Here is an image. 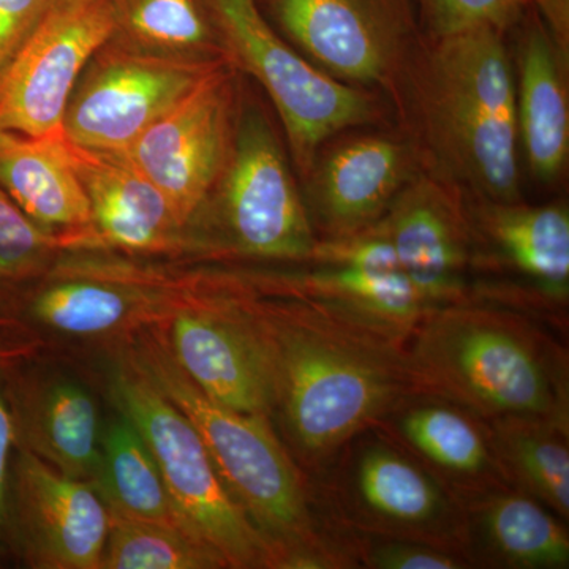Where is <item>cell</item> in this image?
<instances>
[{
  "label": "cell",
  "instance_id": "6da1fadb",
  "mask_svg": "<svg viewBox=\"0 0 569 569\" xmlns=\"http://www.w3.org/2000/svg\"><path fill=\"white\" fill-rule=\"evenodd\" d=\"M260 340L272 410L309 467L331 466L415 396L407 337L288 284L284 305L239 310Z\"/></svg>",
  "mask_w": 569,
  "mask_h": 569
},
{
  "label": "cell",
  "instance_id": "7a4b0ae2",
  "mask_svg": "<svg viewBox=\"0 0 569 569\" xmlns=\"http://www.w3.org/2000/svg\"><path fill=\"white\" fill-rule=\"evenodd\" d=\"M419 163L488 203H520L516 81L503 31L422 37L395 92Z\"/></svg>",
  "mask_w": 569,
  "mask_h": 569
},
{
  "label": "cell",
  "instance_id": "3957f363",
  "mask_svg": "<svg viewBox=\"0 0 569 569\" xmlns=\"http://www.w3.org/2000/svg\"><path fill=\"white\" fill-rule=\"evenodd\" d=\"M415 396L466 408L482 421L529 418L569 425L563 348L512 309L427 310L407 337Z\"/></svg>",
  "mask_w": 569,
  "mask_h": 569
},
{
  "label": "cell",
  "instance_id": "277c9868",
  "mask_svg": "<svg viewBox=\"0 0 569 569\" xmlns=\"http://www.w3.org/2000/svg\"><path fill=\"white\" fill-rule=\"evenodd\" d=\"M144 380L181 410L234 500L274 550L279 567L339 568L347 549L318 519L305 479L263 415L219 406L186 376L174 356L148 347L138 356Z\"/></svg>",
  "mask_w": 569,
  "mask_h": 569
},
{
  "label": "cell",
  "instance_id": "5b68a950",
  "mask_svg": "<svg viewBox=\"0 0 569 569\" xmlns=\"http://www.w3.org/2000/svg\"><path fill=\"white\" fill-rule=\"evenodd\" d=\"M217 36L238 70L271 97L299 174L306 178L323 142L373 123L372 97L329 77L287 43L261 13L258 0H203Z\"/></svg>",
  "mask_w": 569,
  "mask_h": 569
},
{
  "label": "cell",
  "instance_id": "8992f818",
  "mask_svg": "<svg viewBox=\"0 0 569 569\" xmlns=\"http://www.w3.org/2000/svg\"><path fill=\"white\" fill-rule=\"evenodd\" d=\"M116 392L123 417L151 448L182 529L216 550L227 567H279L189 418L146 380L119 378Z\"/></svg>",
  "mask_w": 569,
  "mask_h": 569
},
{
  "label": "cell",
  "instance_id": "52a82bcc",
  "mask_svg": "<svg viewBox=\"0 0 569 569\" xmlns=\"http://www.w3.org/2000/svg\"><path fill=\"white\" fill-rule=\"evenodd\" d=\"M206 209L216 220L217 246L231 253L310 260L318 244L279 137L253 104L241 102L230 162Z\"/></svg>",
  "mask_w": 569,
  "mask_h": 569
},
{
  "label": "cell",
  "instance_id": "ba28073f",
  "mask_svg": "<svg viewBox=\"0 0 569 569\" xmlns=\"http://www.w3.org/2000/svg\"><path fill=\"white\" fill-rule=\"evenodd\" d=\"M236 67L213 70L122 151L186 228L204 212L233 151L241 97Z\"/></svg>",
  "mask_w": 569,
  "mask_h": 569
},
{
  "label": "cell",
  "instance_id": "9c48e42d",
  "mask_svg": "<svg viewBox=\"0 0 569 569\" xmlns=\"http://www.w3.org/2000/svg\"><path fill=\"white\" fill-rule=\"evenodd\" d=\"M228 62L149 54L110 39L74 84L63 114V134L93 151H126L149 126Z\"/></svg>",
  "mask_w": 569,
  "mask_h": 569
},
{
  "label": "cell",
  "instance_id": "30bf717a",
  "mask_svg": "<svg viewBox=\"0 0 569 569\" xmlns=\"http://www.w3.org/2000/svg\"><path fill=\"white\" fill-rule=\"evenodd\" d=\"M302 56L347 84L395 92L422 37L415 0H266Z\"/></svg>",
  "mask_w": 569,
  "mask_h": 569
},
{
  "label": "cell",
  "instance_id": "8fae6325",
  "mask_svg": "<svg viewBox=\"0 0 569 569\" xmlns=\"http://www.w3.org/2000/svg\"><path fill=\"white\" fill-rule=\"evenodd\" d=\"M112 33V0H54L0 73V132L61 137L74 84Z\"/></svg>",
  "mask_w": 569,
  "mask_h": 569
},
{
  "label": "cell",
  "instance_id": "7c38bea8",
  "mask_svg": "<svg viewBox=\"0 0 569 569\" xmlns=\"http://www.w3.org/2000/svg\"><path fill=\"white\" fill-rule=\"evenodd\" d=\"M342 497L359 529L466 553L459 501L425 466L383 438L356 445Z\"/></svg>",
  "mask_w": 569,
  "mask_h": 569
},
{
  "label": "cell",
  "instance_id": "4fadbf2b",
  "mask_svg": "<svg viewBox=\"0 0 569 569\" xmlns=\"http://www.w3.org/2000/svg\"><path fill=\"white\" fill-rule=\"evenodd\" d=\"M455 183L419 167L376 223L427 309L463 305L477 260L470 208Z\"/></svg>",
  "mask_w": 569,
  "mask_h": 569
},
{
  "label": "cell",
  "instance_id": "5bb4252c",
  "mask_svg": "<svg viewBox=\"0 0 569 569\" xmlns=\"http://www.w3.org/2000/svg\"><path fill=\"white\" fill-rule=\"evenodd\" d=\"M408 138L353 134L318 151L307 173L305 203L318 241H336L376 224L417 173Z\"/></svg>",
  "mask_w": 569,
  "mask_h": 569
},
{
  "label": "cell",
  "instance_id": "9a60e30c",
  "mask_svg": "<svg viewBox=\"0 0 569 569\" xmlns=\"http://www.w3.org/2000/svg\"><path fill=\"white\" fill-rule=\"evenodd\" d=\"M310 260L320 266L293 280L296 287L355 316L408 336L429 310L377 224L348 238L318 241Z\"/></svg>",
  "mask_w": 569,
  "mask_h": 569
},
{
  "label": "cell",
  "instance_id": "2e32d148",
  "mask_svg": "<svg viewBox=\"0 0 569 569\" xmlns=\"http://www.w3.org/2000/svg\"><path fill=\"white\" fill-rule=\"evenodd\" d=\"M171 340L176 362L209 399L268 418L271 373L260 340L239 310L183 313L174 321Z\"/></svg>",
  "mask_w": 569,
  "mask_h": 569
},
{
  "label": "cell",
  "instance_id": "e0dca14e",
  "mask_svg": "<svg viewBox=\"0 0 569 569\" xmlns=\"http://www.w3.org/2000/svg\"><path fill=\"white\" fill-rule=\"evenodd\" d=\"M381 421L391 422L400 443L456 500L511 488L490 443L488 425L466 408L438 397L410 396Z\"/></svg>",
  "mask_w": 569,
  "mask_h": 569
},
{
  "label": "cell",
  "instance_id": "ac0fdd59",
  "mask_svg": "<svg viewBox=\"0 0 569 569\" xmlns=\"http://www.w3.org/2000/svg\"><path fill=\"white\" fill-rule=\"evenodd\" d=\"M62 144L88 194L96 234L138 252H160L178 244L183 228L167 198L122 152L82 148L66 134Z\"/></svg>",
  "mask_w": 569,
  "mask_h": 569
},
{
  "label": "cell",
  "instance_id": "d6986e66",
  "mask_svg": "<svg viewBox=\"0 0 569 569\" xmlns=\"http://www.w3.org/2000/svg\"><path fill=\"white\" fill-rule=\"evenodd\" d=\"M22 507L43 560L54 568H102L110 512L81 479L58 473L29 452L20 460Z\"/></svg>",
  "mask_w": 569,
  "mask_h": 569
},
{
  "label": "cell",
  "instance_id": "ffe728a7",
  "mask_svg": "<svg viewBox=\"0 0 569 569\" xmlns=\"http://www.w3.org/2000/svg\"><path fill=\"white\" fill-rule=\"evenodd\" d=\"M518 70L519 144L535 178L550 183L559 179L568 159V92L563 50L537 9L520 33Z\"/></svg>",
  "mask_w": 569,
  "mask_h": 569
},
{
  "label": "cell",
  "instance_id": "44dd1931",
  "mask_svg": "<svg viewBox=\"0 0 569 569\" xmlns=\"http://www.w3.org/2000/svg\"><path fill=\"white\" fill-rule=\"evenodd\" d=\"M473 233L493 257L529 284L546 306L567 305L569 212L565 204L523 206L479 201L471 211Z\"/></svg>",
  "mask_w": 569,
  "mask_h": 569
},
{
  "label": "cell",
  "instance_id": "7402d4cb",
  "mask_svg": "<svg viewBox=\"0 0 569 569\" xmlns=\"http://www.w3.org/2000/svg\"><path fill=\"white\" fill-rule=\"evenodd\" d=\"M62 138L0 132V187L44 233L78 242L91 233V204Z\"/></svg>",
  "mask_w": 569,
  "mask_h": 569
},
{
  "label": "cell",
  "instance_id": "603a6c76",
  "mask_svg": "<svg viewBox=\"0 0 569 569\" xmlns=\"http://www.w3.org/2000/svg\"><path fill=\"white\" fill-rule=\"evenodd\" d=\"M466 519V556H481L500 567H569V537L563 519L537 498L511 488L490 490L459 501Z\"/></svg>",
  "mask_w": 569,
  "mask_h": 569
},
{
  "label": "cell",
  "instance_id": "cb8c5ba5",
  "mask_svg": "<svg viewBox=\"0 0 569 569\" xmlns=\"http://www.w3.org/2000/svg\"><path fill=\"white\" fill-rule=\"evenodd\" d=\"M490 443L509 485L569 518L568 427L546 419L486 421Z\"/></svg>",
  "mask_w": 569,
  "mask_h": 569
},
{
  "label": "cell",
  "instance_id": "d4e9b609",
  "mask_svg": "<svg viewBox=\"0 0 569 569\" xmlns=\"http://www.w3.org/2000/svg\"><path fill=\"white\" fill-rule=\"evenodd\" d=\"M112 6L111 40L123 47L167 58L230 61L203 0H112Z\"/></svg>",
  "mask_w": 569,
  "mask_h": 569
},
{
  "label": "cell",
  "instance_id": "484cf974",
  "mask_svg": "<svg viewBox=\"0 0 569 569\" xmlns=\"http://www.w3.org/2000/svg\"><path fill=\"white\" fill-rule=\"evenodd\" d=\"M93 481L112 512L183 530L151 448L129 418L108 429Z\"/></svg>",
  "mask_w": 569,
  "mask_h": 569
},
{
  "label": "cell",
  "instance_id": "4316f807",
  "mask_svg": "<svg viewBox=\"0 0 569 569\" xmlns=\"http://www.w3.org/2000/svg\"><path fill=\"white\" fill-rule=\"evenodd\" d=\"M227 567L222 557L181 529L110 512L102 568L209 569Z\"/></svg>",
  "mask_w": 569,
  "mask_h": 569
},
{
  "label": "cell",
  "instance_id": "83f0119b",
  "mask_svg": "<svg viewBox=\"0 0 569 569\" xmlns=\"http://www.w3.org/2000/svg\"><path fill=\"white\" fill-rule=\"evenodd\" d=\"M41 432L63 475L96 478L100 462L99 421L93 400L77 385L52 388L43 406Z\"/></svg>",
  "mask_w": 569,
  "mask_h": 569
},
{
  "label": "cell",
  "instance_id": "f1b7e54d",
  "mask_svg": "<svg viewBox=\"0 0 569 569\" xmlns=\"http://www.w3.org/2000/svg\"><path fill=\"white\" fill-rule=\"evenodd\" d=\"M33 312L44 325L77 336L116 328L130 312L129 296L96 282L56 284L39 296Z\"/></svg>",
  "mask_w": 569,
  "mask_h": 569
},
{
  "label": "cell",
  "instance_id": "f546056e",
  "mask_svg": "<svg viewBox=\"0 0 569 569\" xmlns=\"http://www.w3.org/2000/svg\"><path fill=\"white\" fill-rule=\"evenodd\" d=\"M426 36L440 37L490 26L511 28L522 13L519 0H415Z\"/></svg>",
  "mask_w": 569,
  "mask_h": 569
},
{
  "label": "cell",
  "instance_id": "4dcf8cb0",
  "mask_svg": "<svg viewBox=\"0 0 569 569\" xmlns=\"http://www.w3.org/2000/svg\"><path fill=\"white\" fill-rule=\"evenodd\" d=\"M52 238L0 187V274H24L43 260Z\"/></svg>",
  "mask_w": 569,
  "mask_h": 569
},
{
  "label": "cell",
  "instance_id": "1f68e13d",
  "mask_svg": "<svg viewBox=\"0 0 569 569\" xmlns=\"http://www.w3.org/2000/svg\"><path fill=\"white\" fill-rule=\"evenodd\" d=\"M367 567L376 569H460L466 559L452 550L410 539L380 541L365 550Z\"/></svg>",
  "mask_w": 569,
  "mask_h": 569
},
{
  "label": "cell",
  "instance_id": "d6a6232c",
  "mask_svg": "<svg viewBox=\"0 0 569 569\" xmlns=\"http://www.w3.org/2000/svg\"><path fill=\"white\" fill-rule=\"evenodd\" d=\"M54 0H0V73Z\"/></svg>",
  "mask_w": 569,
  "mask_h": 569
},
{
  "label": "cell",
  "instance_id": "836d02e7",
  "mask_svg": "<svg viewBox=\"0 0 569 569\" xmlns=\"http://www.w3.org/2000/svg\"><path fill=\"white\" fill-rule=\"evenodd\" d=\"M520 6L535 7L542 20L548 22L549 31L556 37L561 50L568 47V0H519Z\"/></svg>",
  "mask_w": 569,
  "mask_h": 569
},
{
  "label": "cell",
  "instance_id": "e575fe53",
  "mask_svg": "<svg viewBox=\"0 0 569 569\" xmlns=\"http://www.w3.org/2000/svg\"><path fill=\"white\" fill-rule=\"evenodd\" d=\"M13 437V419H11L6 399L0 395V529L7 518V468H9Z\"/></svg>",
  "mask_w": 569,
  "mask_h": 569
}]
</instances>
